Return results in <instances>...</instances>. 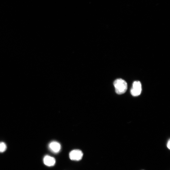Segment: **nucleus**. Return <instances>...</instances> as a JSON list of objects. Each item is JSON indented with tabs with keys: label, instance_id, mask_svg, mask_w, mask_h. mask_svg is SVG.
<instances>
[{
	"label": "nucleus",
	"instance_id": "obj_7",
	"mask_svg": "<svg viewBox=\"0 0 170 170\" xmlns=\"http://www.w3.org/2000/svg\"><path fill=\"white\" fill-rule=\"evenodd\" d=\"M167 147L169 149H170V140L169 139V141L168 142V143L167 144Z\"/></svg>",
	"mask_w": 170,
	"mask_h": 170
},
{
	"label": "nucleus",
	"instance_id": "obj_4",
	"mask_svg": "<svg viewBox=\"0 0 170 170\" xmlns=\"http://www.w3.org/2000/svg\"><path fill=\"white\" fill-rule=\"evenodd\" d=\"M49 147L51 152L55 154H57L61 150V144L59 142L53 141L49 144Z\"/></svg>",
	"mask_w": 170,
	"mask_h": 170
},
{
	"label": "nucleus",
	"instance_id": "obj_8",
	"mask_svg": "<svg viewBox=\"0 0 170 170\" xmlns=\"http://www.w3.org/2000/svg\"></svg>",
	"mask_w": 170,
	"mask_h": 170
},
{
	"label": "nucleus",
	"instance_id": "obj_3",
	"mask_svg": "<svg viewBox=\"0 0 170 170\" xmlns=\"http://www.w3.org/2000/svg\"><path fill=\"white\" fill-rule=\"evenodd\" d=\"M83 156V153L80 150L75 149L69 153L70 159L72 160L79 161L81 160Z\"/></svg>",
	"mask_w": 170,
	"mask_h": 170
},
{
	"label": "nucleus",
	"instance_id": "obj_5",
	"mask_svg": "<svg viewBox=\"0 0 170 170\" xmlns=\"http://www.w3.org/2000/svg\"><path fill=\"white\" fill-rule=\"evenodd\" d=\"M56 159L53 157L49 155L45 156L43 159L44 164L49 167L53 166L56 163Z\"/></svg>",
	"mask_w": 170,
	"mask_h": 170
},
{
	"label": "nucleus",
	"instance_id": "obj_1",
	"mask_svg": "<svg viewBox=\"0 0 170 170\" xmlns=\"http://www.w3.org/2000/svg\"><path fill=\"white\" fill-rule=\"evenodd\" d=\"M115 92L118 95L125 93L127 89V84L124 80L119 79H117L113 83Z\"/></svg>",
	"mask_w": 170,
	"mask_h": 170
},
{
	"label": "nucleus",
	"instance_id": "obj_6",
	"mask_svg": "<svg viewBox=\"0 0 170 170\" xmlns=\"http://www.w3.org/2000/svg\"><path fill=\"white\" fill-rule=\"evenodd\" d=\"M7 146L5 143L0 142V152H5L6 150Z\"/></svg>",
	"mask_w": 170,
	"mask_h": 170
},
{
	"label": "nucleus",
	"instance_id": "obj_2",
	"mask_svg": "<svg viewBox=\"0 0 170 170\" xmlns=\"http://www.w3.org/2000/svg\"><path fill=\"white\" fill-rule=\"evenodd\" d=\"M142 84L139 81H135L133 84L132 88L130 93L132 95L134 96H139L142 92Z\"/></svg>",
	"mask_w": 170,
	"mask_h": 170
}]
</instances>
